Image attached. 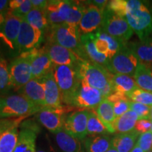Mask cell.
Instances as JSON below:
<instances>
[{
	"label": "cell",
	"mask_w": 152,
	"mask_h": 152,
	"mask_svg": "<svg viewBox=\"0 0 152 152\" xmlns=\"http://www.w3.org/2000/svg\"><path fill=\"white\" fill-rule=\"evenodd\" d=\"M127 21L133 32L140 38L145 40L152 35V14L143 1L129 0L127 5Z\"/></svg>",
	"instance_id": "cell-1"
},
{
	"label": "cell",
	"mask_w": 152,
	"mask_h": 152,
	"mask_svg": "<svg viewBox=\"0 0 152 152\" xmlns=\"http://www.w3.org/2000/svg\"><path fill=\"white\" fill-rule=\"evenodd\" d=\"M80 37L78 26L75 25L64 22L51 27L50 41L71 50L82 60H87L82 47Z\"/></svg>",
	"instance_id": "cell-2"
},
{
	"label": "cell",
	"mask_w": 152,
	"mask_h": 152,
	"mask_svg": "<svg viewBox=\"0 0 152 152\" xmlns=\"http://www.w3.org/2000/svg\"><path fill=\"white\" fill-rule=\"evenodd\" d=\"M53 73L61 93L62 102L71 106L81 82L76 66L54 65Z\"/></svg>",
	"instance_id": "cell-3"
},
{
	"label": "cell",
	"mask_w": 152,
	"mask_h": 152,
	"mask_svg": "<svg viewBox=\"0 0 152 152\" xmlns=\"http://www.w3.org/2000/svg\"><path fill=\"white\" fill-rule=\"evenodd\" d=\"M40 108L32 104L20 94H11L1 97L0 119L26 118L40 111Z\"/></svg>",
	"instance_id": "cell-4"
},
{
	"label": "cell",
	"mask_w": 152,
	"mask_h": 152,
	"mask_svg": "<svg viewBox=\"0 0 152 152\" xmlns=\"http://www.w3.org/2000/svg\"><path fill=\"white\" fill-rule=\"evenodd\" d=\"M76 68L80 80L100 91L111 83L113 75L102 66L89 60L80 61Z\"/></svg>",
	"instance_id": "cell-5"
},
{
	"label": "cell",
	"mask_w": 152,
	"mask_h": 152,
	"mask_svg": "<svg viewBox=\"0 0 152 152\" xmlns=\"http://www.w3.org/2000/svg\"><path fill=\"white\" fill-rule=\"evenodd\" d=\"M74 109L72 106L45 107L35 114V118L49 132L56 134L64 129L66 118Z\"/></svg>",
	"instance_id": "cell-6"
},
{
	"label": "cell",
	"mask_w": 152,
	"mask_h": 152,
	"mask_svg": "<svg viewBox=\"0 0 152 152\" xmlns=\"http://www.w3.org/2000/svg\"><path fill=\"white\" fill-rule=\"evenodd\" d=\"M100 29L123 42H126L133 35V30L126 18L114 14L108 9L104 11L103 22Z\"/></svg>",
	"instance_id": "cell-7"
},
{
	"label": "cell",
	"mask_w": 152,
	"mask_h": 152,
	"mask_svg": "<svg viewBox=\"0 0 152 152\" xmlns=\"http://www.w3.org/2000/svg\"><path fill=\"white\" fill-rule=\"evenodd\" d=\"M140 63L125 43L121 50L110 60L107 70L113 74H123L134 77Z\"/></svg>",
	"instance_id": "cell-8"
},
{
	"label": "cell",
	"mask_w": 152,
	"mask_h": 152,
	"mask_svg": "<svg viewBox=\"0 0 152 152\" xmlns=\"http://www.w3.org/2000/svg\"><path fill=\"white\" fill-rule=\"evenodd\" d=\"M13 89L18 92L32 79L31 60L26 53H21L9 65Z\"/></svg>",
	"instance_id": "cell-9"
},
{
	"label": "cell",
	"mask_w": 152,
	"mask_h": 152,
	"mask_svg": "<svg viewBox=\"0 0 152 152\" xmlns=\"http://www.w3.org/2000/svg\"><path fill=\"white\" fill-rule=\"evenodd\" d=\"M104 99L101 91L88 85L84 80L74 96L71 106L82 109L94 110Z\"/></svg>",
	"instance_id": "cell-10"
},
{
	"label": "cell",
	"mask_w": 152,
	"mask_h": 152,
	"mask_svg": "<svg viewBox=\"0 0 152 152\" xmlns=\"http://www.w3.org/2000/svg\"><path fill=\"white\" fill-rule=\"evenodd\" d=\"M24 53L30 57L32 78L42 79L53 71L54 64L45 47L33 49Z\"/></svg>",
	"instance_id": "cell-11"
},
{
	"label": "cell",
	"mask_w": 152,
	"mask_h": 152,
	"mask_svg": "<svg viewBox=\"0 0 152 152\" xmlns=\"http://www.w3.org/2000/svg\"><path fill=\"white\" fill-rule=\"evenodd\" d=\"M43 39V32L35 28L22 19L20 32L17 39L16 49L20 54L39 47Z\"/></svg>",
	"instance_id": "cell-12"
},
{
	"label": "cell",
	"mask_w": 152,
	"mask_h": 152,
	"mask_svg": "<svg viewBox=\"0 0 152 152\" xmlns=\"http://www.w3.org/2000/svg\"><path fill=\"white\" fill-rule=\"evenodd\" d=\"M89 113L90 110L81 109L68 114L64 123V130L83 141L87 136Z\"/></svg>",
	"instance_id": "cell-13"
},
{
	"label": "cell",
	"mask_w": 152,
	"mask_h": 152,
	"mask_svg": "<svg viewBox=\"0 0 152 152\" xmlns=\"http://www.w3.org/2000/svg\"><path fill=\"white\" fill-rule=\"evenodd\" d=\"M86 9L78 25L81 35L95 33L100 29L103 22L104 11L101 10L90 1H86Z\"/></svg>",
	"instance_id": "cell-14"
},
{
	"label": "cell",
	"mask_w": 152,
	"mask_h": 152,
	"mask_svg": "<svg viewBox=\"0 0 152 152\" xmlns=\"http://www.w3.org/2000/svg\"><path fill=\"white\" fill-rule=\"evenodd\" d=\"M45 49L54 65L77 66L80 61H82L71 50L54 42H49Z\"/></svg>",
	"instance_id": "cell-15"
},
{
	"label": "cell",
	"mask_w": 152,
	"mask_h": 152,
	"mask_svg": "<svg viewBox=\"0 0 152 152\" xmlns=\"http://www.w3.org/2000/svg\"><path fill=\"white\" fill-rule=\"evenodd\" d=\"M86 7V1L59 0V16L64 22L78 26Z\"/></svg>",
	"instance_id": "cell-16"
},
{
	"label": "cell",
	"mask_w": 152,
	"mask_h": 152,
	"mask_svg": "<svg viewBox=\"0 0 152 152\" xmlns=\"http://www.w3.org/2000/svg\"><path fill=\"white\" fill-rule=\"evenodd\" d=\"M94 45L97 52L111 60L125 45V42L111 37L99 29L94 33Z\"/></svg>",
	"instance_id": "cell-17"
},
{
	"label": "cell",
	"mask_w": 152,
	"mask_h": 152,
	"mask_svg": "<svg viewBox=\"0 0 152 152\" xmlns=\"http://www.w3.org/2000/svg\"><path fill=\"white\" fill-rule=\"evenodd\" d=\"M22 18L7 13L5 21L0 28V39L12 49H16L17 39L20 32Z\"/></svg>",
	"instance_id": "cell-18"
},
{
	"label": "cell",
	"mask_w": 152,
	"mask_h": 152,
	"mask_svg": "<svg viewBox=\"0 0 152 152\" xmlns=\"http://www.w3.org/2000/svg\"><path fill=\"white\" fill-rule=\"evenodd\" d=\"M18 92L41 109L46 107L43 79L32 78Z\"/></svg>",
	"instance_id": "cell-19"
},
{
	"label": "cell",
	"mask_w": 152,
	"mask_h": 152,
	"mask_svg": "<svg viewBox=\"0 0 152 152\" xmlns=\"http://www.w3.org/2000/svg\"><path fill=\"white\" fill-rule=\"evenodd\" d=\"M80 41L87 60L96 63L107 69L110 60L106 56L97 52L94 45V33L81 35Z\"/></svg>",
	"instance_id": "cell-20"
},
{
	"label": "cell",
	"mask_w": 152,
	"mask_h": 152,
	"mask_svg": "<svg viewBox=\"0 0 152 152\" xmlns=\"http://www.w3.org/2000/svg\"><path fill=\"white\" fill-rule=\"evenodd\" d=\"M42 79L45 85L46 107H58L62 106L61 93L54 78L53 71Z\"/></svg>",
	"instance_id": "cell-21"
},
{
	"label": "cell",
	"mask_w": 152,
	"mask_h": 152,
	"mask_svg": "<svg viewBox=\"0 0 152 152\" xmlns=\"http://www.w3.org/2000/svg\"><path fill=\"white\" fill-rule=\"evenodd\" d=\"M55 140L62 152H85L81 140L66 132L64 129L55 134Z\"/></svg>",
	"instance_id": "cell-22"
},
{
	"label": "cell",
	"mask_w": 152,
	"mask_h": 152,
	"mask_svg": "<svg viewBox=\"0 0 152 152\" xmlns=\"http://www.w3.org/2000/svg\"><path fill=\"white\" fill-rule=\"evenodd\" d=\"M82 142L86 152H106L112 147V138L109 135L88 136Z\"/></svg>",
	"instance_id": "cell-23"
},
{
	"label": "cell",
	"mask_w": 152,
	"mask_h": 152,
	"mask_svg": "<svg viewBox=\"0 0 152 152\" xmlns=\"http://www.w3.org/2000/svg\"><path fill=\"white\" fill-rule=\"evenodd\" d=\"M140 133L134 130L123 134H116L112 137V147L118 152H130L135 146Z\"/></svg>",
	"instance_id": "cell-24"
},
{
	"label": "cell",
	"mask_w": 152,
	"mask_h": 152,
	"mask_svg": "<svg viewBox=\"0 0 152 152\" xmlns=\"http://www.w3.org/2000/svg\"><path fill=\"white\" fill-rule=\"evenodd\" d=\"M138 119L137 114L131 110L126 112L121 116L116 118L112 125L114 133L123 134L134 130L136 123Z\"/></svg>",
	"instance_id": "cell-25"
},
{
	"label": "cell",
	"mask_w": 152,
	"mask_h": 152,
	"mask_svg": "<svg viewBox=\"0 0 152 152\" xmlns=\"http://www.w3.org/2000/svg\"><path fill=\"white\" fill-rule=\"evenodd\" d=\"M37 133L27 128H22L14 152H36Z\"/></svg>",
	"instance_id": "cell-26"
},
{
	"label": "cell",
	"mask_w": 152,
	"mask_h": 152,
	"mask_svg": "<svg viewBox=\"0 0 152 152\" xmlns=\"http://www.w3.org/2000/svg\"><path fill=\"white\" fill-rule=\"evenodd\" d=\"M133 54L142 64H152V38L132 43L129 46Z\"/></svg>",
	"instance_id": "cell-27"
},
{
	"label": "cell",
	"mask_w": 152,
	"mask_h": 152,
	"mask_svg": "<svg viewBox=\"0 0 152 152\" xmlns=\"http://www.w3.org/2000/svg\"><path fill=\"white\" fill-rule=\"evenodd\" d=\"M94 111L107 128L110 134L114 133L112 125L116 118L114 113L113 104L106 99H104Z\"/></svg>",
	"instance_id": "cell-28"
},
{
	"label": "cell",
	"mask_w": 152,
	"mask_h": 152,
	"mask_svg": "<svg viewBox=\"0 0 152 152\" xmlns=\"http://www.w3.org/2000/svg\"><path fill=\"white\" fill-rule=\"evenodd\" d=\"M18 126H12L0 132V152H14L18 143Z\"/></svg>",
	"instance_id": "cell-29"
},
{
	"label": "cell",
	"mask_w": 152,
	"mask_h": 152,
	"mask_svg": "<svg viewBox=\"0 0 152 152\" xmlns=\"http://www.w3.org/2000/svg\"><path fill=\"white\" fill-rule=\"evenodd\" d=\"M111 83L114 92L123 93L126 95L139 88L134 77L123 74H113Z\"/></svg>",
	"instance_id": "cell-30"
},
{
	"label": "cell",
	"mask_w": 152,
	"mask_h": 152,
	"mask_svg": "<svg viewBox=\"0 0 152 152\" xmlns=\"http://www.w3.org/2000/svg\"><path fill=\"white\" fill-rule=\"evenodd\" d=\"M133 77L139 88L152 92V65L140 63Z\"/></svg>",
	"instance_id": "cell-31"
},
{
	"label": "cell",
	"mask_w": 152,
	"mask_h": 152,
	"mask_svg": "<svg viewBox=\"0 0 152 152\" xmlns=\"http://www.w3.org/2000/svg\"><path fill=\"white\" fill-rule=\"evenodd\" d=\"M110 134L107 128L102 123L94 111L90 110L87 121V135H108Z\"/></svg>",
	"instance_id": "cell-32"
},
{
	"label": "cell",
	"mask_w": 152,
	"mask_h": 152,
	"mask_svg": "<svg viewBox=\"0 0 152 152\" xmlns=\"http://www.w3.org/2000/svg\"><path fill=\"white\" fill-rule=\"evenodd\" d=\"M23 19L30 26L42 32L49 26L47 17L45 16V11L39 9H33Z\"/></svg>",
	"instance_id": "cell-33"
},
{
	"label": "cell",
	"mask_w": 152,
	"mask_h": 152,
	"mask_svg": "<svg viewBox=\"0 0 152 152\" xmlns=\"http://www.w3.org/2000/svg\"><path fill=\"white\" fill-rule=\"evenodd\" d=\"M13 89L9 65L7 59L0 56V94H5Z\"/></svg>",
	"instance_id": "cell-34"
},
{
	"label": "cell",
	"mask_w": 152,
	"mask_h": 152,
	"mask_svg": "<svg viewBox=\"0 0 152 152\" xmlns=\"http://www.w3.org/2000/svg\"><path fill=\"white\" fill-rule=\"evenodd\" d=\"M58 4H59V0L48 1L46 9H45V16L47 17L50 27L64 23L59 16Z\"/></svg>",
	"instance_id": "cell-35"
},
{
	"label": "cell",
	"mask_w": 152,
	"mask_h": 152,
	"mask_svg": "<svg viewBox=\"0 0 152 152\" xmlns=\"http://www.w3.org/2000/svg\"><path fill=\"white\" fill-rule=\"evenodd\" d=\"M128 96L131 102L152 106V92L137 88L129 94Z\"/></svg>",
	"instance_id": "cell-36"
},
{
	"label": "cell",
	"mask_w": 152,
	"mask_h": 152,
	"mask_svg": "<svg viewBox=\"0 0 152 152\" xmlns=\"http://www.w3.org/2000/svg\"><path fill=\"white\" fill-rule=\"evenodd\" d=\"M128 1L125 0H112L108 3L106 9L113 11L114 14L121 17H125L127 14Z\"/></svg>",
	"instance_id": "cell-37"
},
{
	"label": "cell",
	"mask_w": 152,
	"mask_h": 152,
	"mask_svg": "<svg viewBox=\"0 0 152 152\" xmlns=\"http://www.w3.org/2000/svg\"><path fill=\"white\" fill-rule=\"evenodd\" d=\"M130 109L137 114L139 118L149 119L151 113V106L144 104L131 102L130 104Z\"/></svg>",
	"instance_id": "cell-38"
},
{
	"label": "cell",
	"mask_w": 152,
	"mask_h": 152,
	"mask_svg": "<svg viewBox=\"0 0 152 152\" xmlns=\"http://www.w3.org/2000/svg\"><path fill=\"white\" fill-rule=\"evenodd\" d=\"M137 144L144 152H152V132L151 131L140 134Z\"/></svg>",
	"instance_id": "cell-39"
},
{
	"label": "cell",
	"mask_w": 152,
	"mask_h": 152,
	"mask_svg": "<svg viewBox=\"0 0 152 152\" xmlns=\"http://www.w3.org/2000/svg\"><path fill=\"white\" fill-rule=\"evenodd\" d=\"M33 9V5H32L31 0H24L23 2L18 9L14 11H8L10 14L14 16H16L19 18L23 19L25 16L30 12L32 9Z\"/></svg>",
	"instance_id": "cell-40"
},
{
	"label": "cell",
	"mask_w": 152,
	"mask_h": 152,
	"mask_svg": "<svg viewBox=\"0 0 152 152\" xmlns=\"http://www.w3.org/2000/svg\"><path fill=\"white\" fill-rule=\"evenodd\" d=\"M130 101L122 100L113 104L114 113H115V118L121 116L126 112L130 111L129 109H130Z\"/></svg>",
	"instance_id": "cell-41"
},
{
	"label": "cell",
	"mask_w": 152,
	"mask_h": 152,
	"mask_svg": "<svg viewBox=\"0 0 152 152\" xmlns=\"http://www.w3.org/2000/svg\"><path fill=\"white\" fill-rule=\"evenodd\" d=\"M36 152H57L51 144L48 137H42L38 145H36Z\"/></svg>",
	"instance_id": "cell-42"
},
{
	"label": "cell",
	"mask_w": 152,
	"mask_h": 152,
	"mask_svg": "<svg viewBox=\"0 0 152 152\" xmlns=\"http://www.w3.org/2000/svg\"><path fill=\"white\" fill-rule=\"evenodd\" d=\"M151 122L150 120L140 119L137 121L134 130L140 134H144V133L149 132V130L151 129Z\"/></svg>",
	"instance_id": "cell-43"
},
{
	"label": "cell",
	"mask_w": 152,
	"mask_h": 152,
	"mask_svg": "<svg viewBox=\"0 0 152 152\" xmlns=\"http://www.w3.org/2000/svg\"><path fill=\"white\" fill-rule=\"evenodd\" d=\"M106 99L109 100V102L112 104H114L115 103V102H119V101H122V100L130 101L128 95L123 94V93L117 92H114L113 94H111L110 96H108V97L106 98Z\"/></svg>",
	"instance_id": "cell-44"
},
{
	"label": "cell",
	"mask_w": 152,
	"mask_h": 152,
	"mask_svg": "<svg viewBox=\"0 0 152 152\" xmlns=\"http://www.w3.org/2000/svg\"><path fill=\"white\" fill-rule=\"evenodd\" d=\"M31 3L33 9L45 11L47 4H48V1L47 0H31Z\"/></svg>",
	"instance_id": "cell-45"
},
{
	"label": "cell",
	"mask_w": 152,
	"mask_h": 152,
	"mask_svg": "<svg viewBox=\"0 0 152 152\" xmlns=\"http://www.w3.org/2000/svg\"><path fill=\"white\" fill-rule=\"evenodd\" d=\"M91 4L96 6V7H98L99 9H101V10L104 11L105 10L107 7L108 3H109V1H106V0H94V1H89Z\"/></svg>",
	"instance_id": "cell-46"
},
{
	"label": "cell",
	"mask_w": 152,
	"mask_h": 152,
	"mask_svg": "<svg viewBox=\"0 0 152 152\" xmlns=\"http://www.w3.org/2000/svg\"><path fill=\"white\" fill-rule=\"evenodd\" d=\"M24 0H12L9 1V11H14L16 10L22 4Z\"/></svg>",
	"instance_id": "cell-47"
},
{
	"label": "cell",
	"mask_w": 152,
	"mask_h": 152,
	"mask_svg": "<svg viewBox=\"0 0 152 152\" xmlns=\"http://www.w3.org/2000/svg\"><path fill=\"white\" fill-rule=\"evenodd\" d=\"M9 1L7 0H0V12H4L9 7Z\"/></svg>",
	"instance_id": "cell-48"
},
{
	"label": "cell",
	"mask_w": 152,
	"mask_h": 152,
	"mask_svg": "<svg viewBox=\"0 0 152 152\" xmlns=\"http://www.w3.org/2000/svg\"><path fill=\"white\" fill-rule=\"evenodd\" d=\"M7 13V12H0V28H1V26H2L5 21Z\"/></svg>",
	"instance_id": "cell-49"
},
{
	"label": "cell",
	"mask_w": 152,
	"mask_h": 152,
	"mask_svg": "<svg viewBox=\"0 0 152 152\" xmlns=\"http://www.w3.org/2000/svg\"><path fill=\"white\" fill-rule=\"evenodd\" d=\"M130 152H144V151L143 150H142L141 148L139 147L137 144H136V145L134 146V147L133 148L132 150Z\"/></svg>",
	"instance_id": "cell-50"
},
{
	"label": "cell",
	"mask_w": 152,
	"mask_h": 152,
	"mask_svg": "<svg viewBox=\"0 0 152 152\" xmlns=\"http://www.w3.org/2000/svg\"><path fill=\"white\" fill-rule=\"evenodd\" d=\"M106 152H118V151L115 149H114L113 147H111V149H109L107 151H106Z\"/></svg>",
	"instance_id": "cell-51"
},
{
	"label": "cell",
	"mask_w": 152,
	"mask_h": 152,
	"mask_svg": "<svg viewBox=\"0 0 152 152\" xmlns=\"http://www.w3.org/2000/svg\"><path fill=\"white\" fill-rule=\"evenodd\" d=\"M149 120L150 121H152V106H151V113H150Z\"/></svg>",
	"instance_id": "cell-52"
},
{
	"label": "cell",
	"mask_w": 152,
	"mask_h": 152,
	"mask_svg": "<svg viewBox=\"0 0 152 152\" xmlns=\"http://www.w3.org/2000/svg\"><path fill=\"white\" fill-rule=\"evenodd\" d=\"M150 130H151V132H152V122H151V129H150Z\"/></svg>",
	"instance_id": "cell-53"
},
{
	"label": "cell",
	"mask_w": 152,
	"mask_h": 152,
	"mask_svg": "<svg viewBox=\"0 0 152 152\" xmlns=\"http://www.w3.org/2000/svg\"><path fill=\"white\" fill-rule=\"evenodd\" d=\"M0 107H1V97H0Z\"/></svg>",
	"instance_id": "cell-54"
}]
</instances>
